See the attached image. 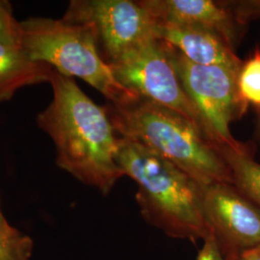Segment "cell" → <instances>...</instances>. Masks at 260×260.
I'll return each mask as SVG.
<instances>
[{"mask_svg":"<svg viewBox=\"0 0 260 260\" xmlns=\"http://www.w3.org/2000/svg\"><path fill=\"white\" fill-rule=\"evenodd\" d=\"M238 260H260V245L244 251Z\"/></svg>","mask_w":260,"mask_h":260,"instance_id":"18","label":"cell"},{"mask_svg":"<svg viewBox=\"0 0 260 260\" xmlns=\"http://www.w3.org/2000/svg\"><path fill=\"white\" fill-rule=\"evenodd\" d=\"M210 235L224 260H238L260 245V208L231 183L203 186Z\"/></svg>","mask_w":260,"mask_h":260,"instance_id":"8","label":"cell"},{"mask_svg":"<svg viewBox=\"0 0 260 260\" xmlns=\"http://www.w3.org/2000/svg\"><path fill=\"white\" fill-rule=\"evenodd\" d=\"M173 62L186 93L204 120L210 140L218 147L244 146L245 143L235 139L230 130L231 123L244 115L237 94L240 67L194 64L174 47Z\"/></svg>","mask_w":260,"mask_h":260,"instance_id":"6","label":"cell"},{"mask_svg":"<svg viewBox=\"0 0 260 260\" xmlns=\"http://www.w3.org/2000/svg\"><path fill=\"white\" fill-rule=\"evenodd\" d=\"M155 37L177 49L190 62L239 68L242 60L223 38L203 28L156 21Z\"/></svg>","mask_w":260,"mask_h":260,"instance_id":"10","label":"cell"},{"mask_svg":"<svg viewBox=\"0 0 260 260\" xmlns=\"http://www.w3.org/2000/svg\"><path fill=\"white\" fill-rule=\"evenodd\" d=\"M53 99L37 123L52 139L57 164L84 184L109 194L124 176L117 162L118 137L105 107L82 92L74 78L53 71Z\"/></svg>","mask_w":260,"mask_h":260,"instance_id":"1","label":"cell"},{"mask_svg":"<svg viewBox=\"0 0 260 260\" xmlns=\"http://www.w3.org/2000/svg\"><path fill=\"white\" fill-rule=\"evenodd\" d=\"M62 19L89 28L108 64L156 38V20L139 1L73 0Z\"/></svg>","mask_w":260,"mask_h":260,"instance_id":"7","label":"cell"},{"mask_svg":"<svg viewBox=\"0 0 260 260\" xmlns=\"http://www.w3.org/2000/svg\"><path fill=\"white\" fill-rule=\"evenodd\" d=\"M117 162L138 186L136 201L144 219L168 236L190 241L210 234L203 186L165 158L139 143L120 137Z\"/></svg>","mask_w":260,"mask_h":260,"instance_id":"2","label":"cell"},{"mask_svg":"<svg viewBox=\"0 0 260 260\" xmlns=\"http://www.w3.org/2000/svg\"><path fill=\"white\" fill-rule=\"evenodd\" d=\"M20 24L13 16L11 5L0 0V43L20 46Z\"/></svg>","mask_w":260,"mask_h":260,"instance_id":"15","label":"cell"},{"mask_svg":"<svg viewBox=\"0 0 260 260\" xmlns=\"http://www.w3.org/2000/svg\"><path fill=\"white\" fill-rule=\"evenodd\" d=\"M53 71L32 60L21 46L0 43V103L24 86L49 82Z\"/></svg>","mask_w":260,"mask_h":260,"instance_id":"11","label":"cell"},{"mask_svg":"<svg viewBox=\"0 0 260 260\" xmlns=\"http://www.w3.org/2000/svg\"><path fill=\"white\" fill-rule=\"evenodd\" d=\"M237 94L245 114L253 107L260 114V47H256L251 56L242 61L237 75Z\"/></svg>","mask_w":260,"mask_h":260,"instance_id":"13","label":"cell"},{"mask_svg":"<svg viewBox=\"0 0 260 260\" xmlns=\"http://www.w3.org/2000/svg\"><path fill=\"white\" fill-rule=\"evenodd\" d=\"M219 151L230 168L233 185L260 208V164L253 159L251 146H221Z\"/></svg>","mask_w":260,"mask_h":260,"instance_id":"12","label":"cell"},{"mask_svg":"<svg viewBox=\"0 0 260 260\" xmlns=\"http://www.w3.org/2000/svg\"><path fill=\"white\" fill-rule=\"evenodd\" d=\"M33 251L32 239L15 228L0 231V260H29Z\"/></svg>","mask_w":260,"mask_h":260,"instance_id":"14","label":"cell"},{"mask_svg":"<svg viewBox=\"0 0 260 260\" xmlns=\"http://www.w3.org/2000/svg\"><path fill=\"white\" fill-rule=\"evenodd\" d=\"M109 66L122 86L142 99L177 112L210 140L200 112L177 75L173 62V47L153 38Z\"/></svg>","mask_w":260,"mask_h":260,"instance_id":"5","label":"cell"},{"mask_svg":"<svg viewBox=\"0 0 260 260\" xmlns=\"http://www.w3.org/2000/svg\"><path fill=\"white\" fill-rule=\"evenodd\" d=\"M140 4L158 22L203 28L218 34L235 49L246 27L229 1L141 0Z\"/></svg>","mask_w":260,"mask_h":260,"instance_id":"9","label":"cell"},{"mask_svg":"<svg viewBox=\"0 0 260 260\" xmlns=\"http://www.w3.org/2000/svg\"><path fill=\"white\" fill-rule=\"evenodd\" d=\"M13 226L10 225V223L5 219L4 215L2 213L1 207H0V231H9Z\"/></svg>","mask_w":260,"mask_h":260,"instance_id":"19","label":"cell"},{"mask_svg":"<svg viewBox=\"0 0 260 260\" xmlns=\"http://www.w3.org/2000/svg\"><path fill=\"white\" fill-rule=\"evenodd\" d=\"M116 133L165 158L202 186L233 184L219 147L177 112L140 98L124 105L105 106Z\"/></svg>","mask_w":260,"mask_h":260,"instance_id":"3","label":"cell"},{"mask_svg":"<svg viewBox=\"0 0 260 260\" xmlns=\"http://www.w3.org/2000/svg\"><path fill=\"white\" fill-rule=\"evenodd\" d=\"M20 24V46L36 62L91 85L114 105L134 103L139 95L122 86L103 59L93 32L63 19L30 18Z\"/></svg>","mask_w":260,"mask_h":260,"instance_id":"4","label":"cell"},{"mask_svg":"<svg viewBox=\"0 0 260 260\" xmlns=\"http://www.w3.org/2000/svg\"><path fill=\"white\" fill-rule=\"evenodd\" d=\"M236 16L246 25L252 20H260V0L230 1Z\"/></svg>","mask_w":260,"mask_h":260,"instance_id":"16","label":"cell"},{"mask_svg":"<svg viewBox=\"0 0 260 260\" xmlns=\"http://www.w3.org/2000/svg\"><path fill=\"white\" fill-rule=\"evenodd\" d=\"M259 130H260V114H259Z\"/></svg>","mask_w":260,"mask_h":260,"instance_id":"20","label":"cell"},{"mask_svg":"<svg viewBox=\"0 0 260 260\" xmlns=\"http://www.w3.org/2000/svg\"><path fill=\"white\" fill-rule=\"evenodd\" d=\"M196 260H224L210 234L204 240V246Z\"/></svg>","mask_w":260,"mask_h":260,"instance_id":"17","label":"cell"}]
</instances>
